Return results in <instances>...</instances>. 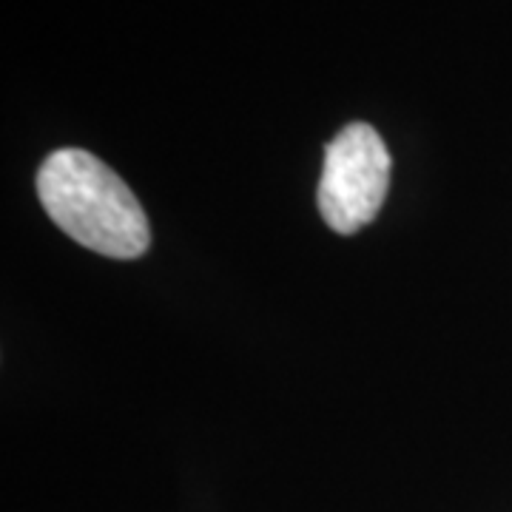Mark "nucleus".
I'll return each instance as SVG.
<instances>
[{"instance_id": "nucleus-1", "label": "nucleus", "mask_w": 512, "mask_h": 512, "mask_svg": "<svg viewBox=\"0 0 512 512\" xmlns=\"http://www.w3.org/2000/svg\"><path fill=\"white\" fill-rule=\"evenodd\" d=\"M37 197L63 234L109 259H137L151 245L140 200L83 148H60L37 171Z\"/></svg>"}, {"instance_id": "nucleus-2", "label": "nucleus", "mask_w": 512, "mask_h": 512, "mask_svg": "<svg viewBox=\"0 0 512 512\" xmlns=\"http://www.w3.org/2000/svg\"><path fill=\"white\" fill-rule=\"evenodd\" d=\"M390 188V151L379 131L350 123L328 146L319 180V214L336 234H356L376 220Z\"/></svg>"}]
</instances>
